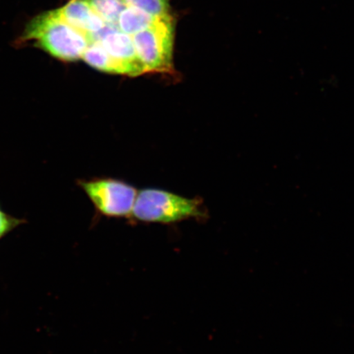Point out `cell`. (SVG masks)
<instances>
[{"label":"cell","mask_w":354,"mask_h":354,"mask_svg":"<svg viewBox=\"0 0 354 354\" xmlns=\"http://www.w3.org/2000/svg\"><path fill=\"white\" fill-rule=\"evenodd\" d=\"M20 43L32 42L35 47L63 62L82 59L91 43V35L75 29L57 10L35 16L22 32Z\"/></svg>","instance_id":"6da1fadb"},{"label":"cell","mask_w":354,"mask_h":354,"mask_svg":"<svg viewBox=\"0 0 354 354\" xmlns=\"http://www.w3.org/2000/svg\"><path fill=\"white\" fill-rule=\"evenodd\" d=\"M131 216L140 223L158 224L209 218L202 199L185 198L158 189L138 192Z\"/></svg>","instance_id":"7a4b0ae2"},{"label":"cell","mask_w":354,"mask_h":354,"mask_svg":"<svg viewBox=\"0 0 354 354\" xmlns=\"http://www.w3.org/2000/svg\"><path fill=\"white\" fill-rule=\"evenodd\" d=\"M174 19L169 15L159 17L149 28L132 35L146 73H174Z\"/></svg>","instance_id":"3957f363"},{"label":"cell","mask_w":354,"mask_h":354,"mask_svg":"<svg viewBox=\"0 0 354 354\" xmlns=\"http://www.w3.org/2000/svg\"><path fill=\"white\" fill-rule=\"evenodd\" d=\"M81 185L93 205L109 218H126L131 215L138 192L131 185L113 179L83 181Z\"/></svg>","instance_id":"277c9868"},{"label":"cell","mask_w":354,"mask_h":354,"mask_svg":"<svg viewBox=\"0 0 354 354\" xmlns=\"http://www.w3.org/2000/svg\"><path fill=\"white\" fill-rule=\"evenodd\" d=\"M91 37V42H100L115 60L125 66L129 77H138L146 73L145 66L137 55L132 35L121 32L117 26L106 25L100 32Z\"/></svg>","instance_id":"5b68a950"},{"label":"cell","mask_w":354,"mask_h":354,"mask_svg":"<svg viewBox=\"0 0 354 354\" xmlns=\"http://www.w3.org/2000/svg\"><path fill=\"white\" fill-rule=\"evenodd\" d=\"M57 10L70 26L88 35L100 32L106 26L86 0H70Z\"/></svg>","instance_id":"8992f818"},{"label":"cell","mask_w":354,"mask_h":354,"mask_svg":"<svg viewBox=\"0 0 354 354\" xmlns=\"http://www.w3.org/2000/svg\"><path fill=\"white\" fill-rule=\"evenodd\" d=\"M82 59L100 72L129 77L125 66L115 60L98 41H92L88 44Z\"/></svg>","instance_id":"52a82bcc"},{"label":"cell","mask_w":354,"mask_h":354,"mask_svg":"<svg viewBox=\"0 0 354 354\" xmlns=\"http://www.w3.org/2000/svg\"><path fill=\"white\" fill-rule=\"evenodd\" d=\"M158 19L139 8L127 6L119 15L117 26L121 32L134 35L149 28Z\"/></svg>","instance_id":"ba28073f"},{"label":"cell","mask_w":354,"mask_h":354,"mask_svg":"<svg viewBox=\"0 0 354 354\" xmlns=\"http://www.w3.org/2000/svg\"><path fill=\"white\" fill-rule=\"evenodd\" d=\"M106 25L117 26L119 15L127 7L123 0H86Z\"/></svg>","instance_id":"9c48e42d"},{"label":"cell","mask_w":354,"mask_h":354,"mask_svg":"<svg viewBox=\"0 0 354 354\" xmlns=\"http://www.w3.org/2000/svg\"><path fill=\"white\" fill-rule=\"evenodd\" d=\"M127 7L139 8L155 17L170 15L169 0H123Z\"/></svg>","instance_id":"30bf717a"},{"label":"cell","mask_w":354,"mask_h":354,"mask_svg":"<svg viewBox=\"0 0 354 354\" xmlns=\"http://www.w3.org/2000/svg\"><path fill=\"white\" fill-rule=\"evenodd\" d=\"M21 224V220L8 215L0 209V239Z\"/></svg>","instance_id":"8fae6325"}]
</instances>
